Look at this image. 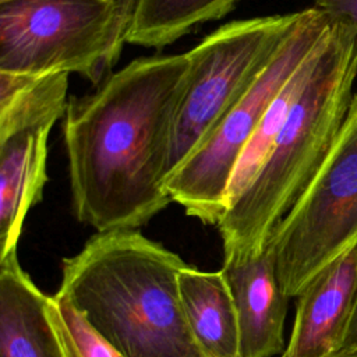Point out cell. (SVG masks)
<instances>
[{
    "mask_svg": "<svg viewBox=\"0 0 357 357\" xmlns=\"http://www.w3.org/2000/svg\"><path fill=\"white\" fill-rule=\"evenodd\" d=\"M185 265L138 230L98 233L63 259L57 293L124 357H205L181 307Z\"/></svg>",
    "mask_w": 357,
    "mask_h": 357,
    "instance_id": "obj_3",
    "label": "cell"
},
{
    "mask_svg": "<svg viewBox=\"0 0 357 357\" xmlns=\"http://www.w3.org/2000/svg\"><path fill=\"white\" fill-rule=\"evenodd\" d=\"M357 301V245L326 265L297 296L290 340L279 357L340 351Z\"/></svg>",
    "mask_w": 357,
    "mask_h": 357,
    "instance_id": "obj_9",
    "label": "cell"
},
{
    "mask_svg": "<svg viewBox=\"0 0 357 357\" xmlns=\"http://www.w3.org/2000/svg\"><path fill=\"white\" fill-rule=\"evenodd\" d=\"M301 17L303 10L230 21L185 52L188 73L172 130L169 176L257 81Z\"/></svg>",
    "mask_w": 357,
    "mask_h": 357,
    "instance_id": "obj_6",
    "label": "cell"
},
{
    "mask_svg": "<svg viewBox=\"0 0 357 357\" xmlns=\"http://www.w3.org/2000/svg\"><path fill=\"white\" fill-rule=\"evenodd\" d=\"M178 290L198 350L205 357H238L237 311L223 272H204L185 265L178 273Z\"/></svg>",
    "mask_w": 357,
    "mask_h": 357,
    "instance_id": "obj_12",
    "label": "cell"
},
{
    "mask_svg": "<svg viewBox=\"0 0 357 357\" xmlns=\"http://www.w3.org/2000/svg\"><path fill=\"white\" fill-rule=\"evenodd\" d=\"M135 3H137V0H119V4H120V7H121V11H123V14H124V17L127 18L128 22H131Z\"/></svg>",
    "mask_w": 357,
    "mask_h": 357,
    "instance_id": "obj_18",
    "label": "cell"
},
{
    "mask_svg": "<svg viewBox=\"0 0 357 357\" xmlns=\"http://www.w3.org/2000/svg\"><path fill=\"white\" fill-rule=\"evenodd\" d=\"M314 7L357 36V0H314Z\"/></svg>",
    "mask_w": 357,
    "mask_h": 357,
    "instance_id": "obj_16",
    "label": "cell"
},
{
    "mask_svg": "<svg viewBox=\"0 0 357 357\" xmlns=\"http://www.w3.org/2000/svg\"><path fill=\"white\" fill-rule=\"evenodd\" d=\"M128 25L119 1L21 0L0 4V71L78 74L96 86L119 61Z\"/></svg>",
    "mask_w": 357,
    "mask_h": 357,
    "instance_id": "obj_4",
    "label": "cell"
},
{
    "mask_svg": "<svg viewBox=\"0 0 357 357\" xmlns=\"http://www.w3.org/2000/svg\"><path fill=\"white\" fill-rule=\"evenodd\" d=\"M237 311L240 332L238 357H276L284 351V319L290 297L276 275L275 255L269 244L255 257L223 262Z\"/></svg>",
    "mask_w": 357,
    "mask_h": 357,
    "instance_id": "obj_10",
    "label": "cell"
},
{
    "mask_svg": "<svg viewBox=\"0 0 357 357\" xmlns=\"http://www.w3.org/2000/svg\"><path fill=\"white\" fill-rule=\"evenodd\" d=\"M68 74L0 73V259L17 251L47 183V141L68 103Z\"/></svg>",
    "mask_w": 357,
    "mask_h": 357,
    "instance_id": "obj_8",
    "label": "cell"
},
{
    "mask_svg": "<svg viewBox=\"0 0 357 357\" xmlns=\"http://www.w3.org/2000/svg\"><path fill=\"white\" fill-rule=\"evenodd\" d=\"M14 1H21V0H0V4H7V3H14Z\"/></svg>",
    "mask_w": 357,
    "mask_h": 357,
    "instance_id": "obj_20",
    "label": "cell"
},
{
    "mask_svg": "<svg viewBox=\"0 0 357 357\" xmlns=\"http://www.w3.org/2000/svg\"><path fill=\"white\" fill-rule=\"evenodd\" d=\"M357 77V36L332 24L307 59L303 85L258 173L218 225L225 262L259 255L305 191L347 113Z\"/></svg>",
    "mask_w": 357,
    "mask_h": 357,
    "instance_id": "obj_2",
    "label": "cell"
},
{
    "mask_svg": "<svg viewBox=\"0 0 357 357\" xmlns=\"http://www.w3.org/2000/svg\"><path fill=\"white\" fill-rule=\"evenodd\" d=\"M187 73V53L138 57L68 98L61 131L79 222L138 230L172 202L169 149Z\"/></svg>",
    "mask_w": 357,
    "mask_h": 357,
    "instance_id": "obj_1",
    "label": "cell"
},
{
    "mask_svg": "<svg viewBox=\"0 0 357 357\" xmlns=\"http://www.w3.org/2000/svg\"><path fill=\"white\" fill-rule=\"evenodd\" d=\"M325 357H357V353H347V351H337Z\"/></svg>",
    "mask_w": 357,
    "mask_h": 357,
    "instance_id": "obj_19",
    "label": "cell"
},
{
    "mask_svg": "<svg viewBox=\"0 0 357 357\" xmlns=\"http://www.w3.org/2000/svg\"><path fill=\"white\" fill-rule=\"evenodd\" d=\"M307 59L296 70V73L286 82V85L280 89V92L276 95V98L271 103L269 109L266 110L262 121L259 123L258 128L255 130L254 135L245 145V148L234 167L230 183H229L226 205L230 199L236 198L248 185V183L254 178V176L258 173L259 167L262 166V163L268 155V151L272 146L280 127L283 126V123L287 117V113H289L296 96L298 95L301 85H303L304 75H305Z\"/></svg>",
    "mask_w": 357,
    "mask_h": 357,
    "instance_id": "obj_14",
    "label": "cell"
},
{
    "mask_svg": "<svg viewBox=\"0 0 357 357\" xmlns=\"http://www.w3.org/2000/svg\"><path fill=\"white\" fill-rule=\"evenodd\" d=\"M47 311L66 357H124L92 328L67 297L56 293L49 300Z\"/></svg>",
    "mask_w": 357,
    "mask_h": 357,
    "instance_id": "obj_15",
    "label": "cell"
},
{
    "mask_svg": "<svg viewBox=\"0 0 357 357\" xmlns=\"http://www.w3.org/2000/svg\"><path fill=\"white\" fill-rule=\"evenodd\" d=\"M241 0H137L126 42L163 49L198 25L231 13Z\"/></svg>",
    "mask_w": 357,
    "mask_h": 357,
    "instance_id": "obj_13",
    "label": "cell"
},
{
    "mask_svg": "<svg viewBox=\"0 0 357 357\" xmlns=\"http://www.w3.org/2000/svg\"><path fill=\"white\" fill-rule=\"evenodd\" d=\"M340 351L357 353V301H356L354 311L351 314V319L349 322L347 333H346V337H344Z\"/></svg>",
    "mask_w": 357,
    "mask_h": 357,
    "instance_id": "obj_17",
    "label": "cell"
},
{
    "mask_svg": "<svg viewBox=\"0 0 357 357\" xmlns=\"http://www.w3.org/2000/svg\"><path fill=\"white\" fill-rule=\"evenodd\" d=\"M268 244L290 298L357 245V92L322 165Z\"/></svg>",
    "mask_w": 357,
    "mask_h": 357,
    "instance_id": "obj_7",
    "label": "cell"
},
{
    "mask_svg": "<svg viewBox=\"0 0 357 357\" xmlns=\"http://www.w3.org/2000/svg\"><path fill=\"white\" fill-rule=\"evenodd\" d=\"M106 1H119V0H106Z\"/></svg>",
    "mask_w": 357,
    "mask_h": 357,
    "instance_id": "obj_21",
    "label": "cell"
},
{
    "mask_svg": "<svg viewBox=\"0 0 357 357\" xmlns=\"http://www.w3.org/2000/svg\"><path fill=\"white\" fill-rule=\"evenodd\" d=\"M49 300L22 271L17 251L0 259V357H66Z\"/></svg>",
    "mask_w": 357,
    "mask_h": 357,
    "instance_id": "obj_11",
    "label": "cell"
},
{
    "mask_svg": "<svg viewBox=\"0 0 357 357\" xmlns=\"http://www.w3.org/2000/svg\"><path fill=\"white\" fill-rule=\"evenodd\" d=\"M332 22L315 7L303 17L273 60L248 91L222 116L206 138L166 180L172 201L188 216L218 226L234 167L271 103L328 33Z\"/></svg>",
    "mask_w": 357,
    "mask_h": 357,
    "instance_id": "obj_5",
    "label": "cell"
}]
</instances>
